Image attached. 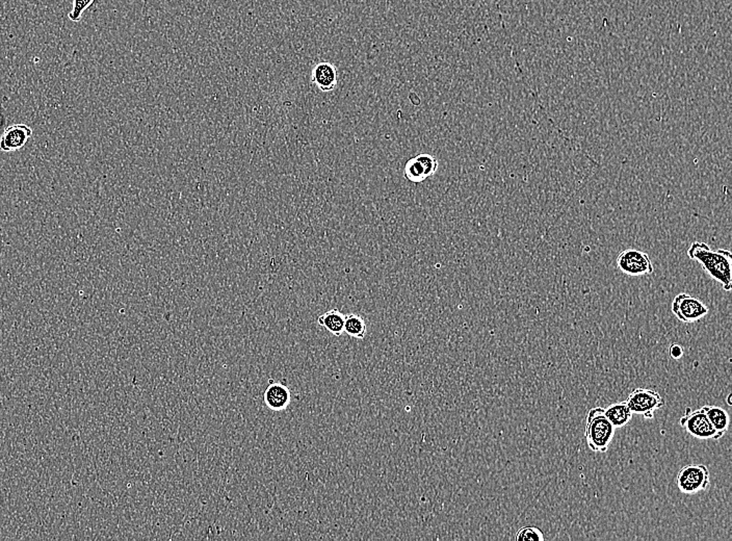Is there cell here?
Wrapping results in <instances>:
<instances>
[{
	"mask_svg": "<svg viewBox=\"0 0 732 541\" xmlns=\"http://www.w3.org/2000/svg\"><path fill=\"white\" fill-rule=\"evenodd\" d=\"M627 403L632 414L641 415L644 419H653L654 412L665 406V400L658 392L638 388L627 397Z\"/></svg>",
	"mask_w": 732,
	"mask_h": 541,
	"instance_id": "4",
	"label": "cell"
},
{
	"mask_svg": "<svg viewBox=\"0 0 732 541\" xmlns=\"http://www.w3.org/2000/svg\"><path fill=\"white\" fill-rule=\"evenodd\" d=\"M680 424L681 427L685 428L690 435L700 441H707V439L718 441L723 437V435L716 431L711 425L702 407L697 410L687 408L685 415L680 419Z\"/></svg>",
	"mask_w": 732,
	"mask_h": 541,
	"instance_id": "3",
	"label": "cell"
},
{
	"mask_svg": "<svg viewBox=\"0 0 732 541\" xmlns=\"http://www.w3.org/2000/svg\"><path fill=\"white\" fill-rule=\"evenodd\" d=\"M515 540L517 541H543L545 537H544L543 532L539 528L528 525L517 531Z\"/></svg>",
	"mask_w": 732,
	"mask_h": 541,
	"instance_id": "16",
	"label": "cell"
},
{
	"mask_svg": "<svg viewBox=\"0 0 732 541\" xmlns=\"http://www.w3.org/2000/svg\"><path fill=\"white\" fill-rule=\"evenodd\" d=\"M687 256L700 264L703 271L723 289L731 291L732 288V254L727 249L713 250L707 243L694 242L687 250Z\"/></svg>",
	"mask_w": 732,
	"mask_h": 541,
	"instance_id": "1",
	"label": "cell"
},
{
	"mask_svg": "<svg viewBox=\"0 0 732 541\" xmlns=\"http://www.w3.org/2000/svg\"><path fill=\"white\" fill-rule=\"evenodd\" d=\"M702 408L716 431L722 435L728 431L731 417H729L728 412L726 410L723 409L722 407H719V406L711 405L703 406Z\"/></svg>",
	"mask_w": 732,
	"mask_h": 541,
	"instance_id": "14",
	"label": "cell"
},
{
	"mask_svg": "<svg viewBox=\"0 0 732 541\" xmlns=\"http://www.w3.org/2000/svg\"><path fill=\"white\" fill-rule=\"evenodd\" d=\"M728 404L729 405H731V396L728 397Z\"/></svg>",
	"mask_w": 732,
	"mask_h": 541,
	"instance_id": "19",
	"label": "cell"
},
{
	"mask_svg": "<svg viewBox=\"0 0 732 541\" xmlns=\"http://www.w3.org/2000/svg\"><path fill=\"white\" fill-rule=\"evenodd\" d=\"M33 136V129L25 124H13L6 127L0 136V151H19Z\"/></svg>",
	"mask_w": 732,
	"mask_h": 541,
	"instance_id": "9",
	"label": "cell"
},
{
	"mask_svg": "<svg viewBox=\"0 0 732 541\" xmlns=\"http://www.w3.org/2000/svg\"><path fill=\"white\" fill-rule=\"evenodd\" d=\"M709 470L703 465H689L678 472L676 483L682 494H696L707 489Z\"/></svg>",
	"mask_w": 732,
	"mask_h": 541,
	"instance_id": "7",
	"label": "cell"
},
{
	"mask_svg": "<svg viewBox=\"0 0 732 541\" xmlns=\"http://www.w3.org/2000/svg\"><path fill=\"white\" fill-rule=\"evenodd\" d=\"M617 267L624 275L632 277L651 275L654 272L653 264L649 255L638 249H627L619 254Z\"/></svg>",
	"mask_w": 732,
	"mask_h": 541,
	"instance_id": "5",
	"label": "cell"
},
{
	"mask_svg": "<svg viewBox=\"0 0 732 541\" xmlns=\"http://www.w3.org/2000/svg\"><path fill=\"white\" fill-rule=\"evenodd\" d=\"M438 169V161L431 154L422 153L410 158L405 165L404 175L413 183H420L434 175Z\"/></svg>",
	"mask_w": 732,
	"mask_h": 541,
	"instance_id": "8",
	"label": "cell"
},
{
	"mask_svg": "<svg viewBox=\"0 0 732 541\" xmlns=\"http://www.w3.org/2000/svg\"><path fill=\"white\" fill-rule=\"evenodd\" d=\"M366 323L364 318L356 313H349L346 315L344 332L355 339H364L366 337Z\"/></svg>",
	"mask_w": 732,
	"mask_h": 541,
	"instance_id": "15",
	"label": "cell"
},
{
	"mask_svg": "<svg viewBox=\"0 0 732 541\" xmlns=\"http://www.w3.org/2000/svg\"><path fill=\"white\" fill-rule=\"evenodd\" d=\"M263 399L269 409L273 410V412H282V410L286 409L291 404V390L284 384L272 383L265 390Z\"/></svg>",
	"mask_w": 732,
	"mask_h": 541,
	"instance_id": "10",
	"label": "cell"
},
{
	"mask_svg": "<svg viewBox=\"0 0 732 541\" xmlns=\"http://www.w3.org/2000/svg\"><path fill=\"white\" fill-rule=\"evenodd\" d=\"M672 313L682 323L691 324L709 315V308L697 298L681 293L672 301Z\"/></svg>",
	"mask_w": 732,
	"mask_h": 541,
	"instance_id": "6",
	"label": "cell"
},
{
	"mask_svg": "<svg viewBox=\"0 0 732 541\" xmlns=\"http://www.w3.org/2000/svg\"><path fill=\"white\" fill-rule=\"evenodd\" d=\"M95 0H73L72 10L69 13V19L73 22H79L83 18L86 11L94 4Z\"/></svg>",
	"mask_w": 732,
	"mask_h": 541,
	"instance_id": "17",
	"label": "cell"
},
{
	"mask_svg": "<svg viewBox=\"0 0 732 541\" xmlns=\"http://www.w3.org/2000/svg\"><path fill=\"white\" fill-rule=\"evenodd\" d=\"M344 321H346V315L340 313L338 309H331V310L323 313L318 320L320 326L324 327L328 332L335 337H340L344 333Z\"/></svg>",
	"mask_w": 732,
	"mask_h": 541,
	"instance_id": "13",
	"label": "cell"
},
{
	"mask_svg": "<svg viewBox=\"0 0 732 541\" xmlns=\"http://www.w3.org/2000/svg\"><path fill=\"white\" fill-rule=\"evenodd\" d=\"M313 81L322 92H330L337 85V72L330 63L323 62L313 68Z\"/></svg>",
	"mask_w": 732,
	"mask_h": 541,
	"instance_id": "11",
	"label": "cell"
},
{
	"mask_svg": "<svg viewBox=\"0 0 732 541\" xmlns=\"http://www.w3.org/2000/svg\"><path fill=\"white\" fill-rule=\"evenodd\" d=\"M669 355L672 359L678 361L683 356V348L678 344H672L669 348Z\"/></svg>",
	"mask_w": 732,
	"mask_h": 541,
	"instance_id": "18",
	"label": "cell"
},
{
	"mask_svg": "<svg viewBox=\"0 0 732 541\" xmlns=\"http://www.w3.org/2000/svg\"><path fill=\"white\" fill-rule=\"evenodd\" d=\"M605 414L612 425L614 426L615 429L625 427L632 421V415H634L630 412L627 401L617 402V403L608 406L605 409Z\"/></svg>",
	"mask_w": 732,
	"mask_h": 541,
	"instance_id": "12",
	"label": "cell"
},
{
	"mask_svg": "<svg viewBox=\"0 0 732 541\" xmlns=\"http://www.w3.org/2000/svg\"><path fill=\"white\" fill-rule=\"evenodd\" d=\"M585 435L588 446L592 451H608L615 436V428L608 419L605 408L595 407L588 412Z\"/></svg>",
	"mask_w": 732,
	"mask_h": 541,
	"instance_id": "2",
	"label": "cell"
}]
</instances>
